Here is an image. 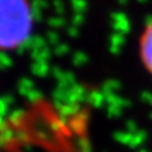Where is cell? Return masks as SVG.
<instances>
[{
    "instance_id": "6da1fadb",
    "label": "cell",
    "mask_w": 152,
    "mask_h": 152,
    "mask_svg": "<svg viewBox=\"0 0 152 152\" xmlns=\"http://www.w3.org/2000/svg\"><path fill=\"white\" fill-rule=\"evenodd\" d=\"M33 28V10L26 1H0V50H15L26 43Z\"/></svg>"
},
{
    "instance_id": "7a4b0ae2",
    "label": "cell",
    "mask_w": 152,
    "mask_h": 152,
    "mask_svg": "<svg viewBox=\"0 0 152 152\" xmlns=\"http://www.w3.org/2000/svg\"><path fill=\"white\" fill-rule=\"evenodd\" d=\"M140 53L142 64L152 75V20L146 26L140 41Z\"/></svg>"
}]
</instances>
